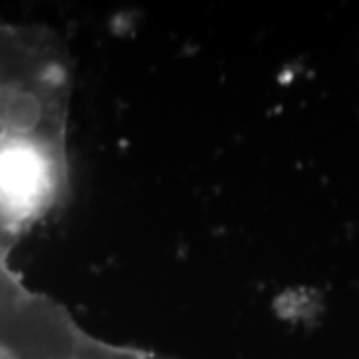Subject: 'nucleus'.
<instances>
[{
	"label": "nucleus",
	"instance_id": "obj_1",
	"mask_svg": "<svg viewBox=\"0 0 359 359\" xmlns=\"http://www.w3.org/2000/svg\"><path fill=\"white\" fill-rule=\"evenodd\" d=\"M0 178H2L4 190L18 200H25L34 192L36 174H34L32 162L26 156H8L4 160V166L0 168Z\"/></svg>",
	"mask_w": 359,
	"mask_h": 359
},
{
	"label": "nucleus",
	"instance_id": "obj_2",
	"mask_svg": "<svg viewBox=\"0 0 359 359\" xmlns=\"http://www.w3.org/2000/svg\"><path fill=\"white\" fill-rule=\"evenodd\" d=\"M36 118H39V106H36V100L32 96L22 94V96H16L11 102L8 120H11L13 128L28 130L36 124Z\"/></svg>",
	"mask_w": 359,
	"mask_h": 359
},
{
	"label": "nucleus",
	"instance_id": "obj_3",
	"mask_svg": "<svg viewBox=\"0 0 359 359\" xmlns=\"http://www.w3.org/2000/svg\"><path fill=\"white\" fill-rule=\"evenodd\" d=\"M0 359H16V358H14L13 353L8 351V349H4V347H0Z\"/></svg>",
	"mask_w": 359,
	"mask_h": 359
},
{
	"label": "nucleus",
	"instance_id": "obj_4",
	"mask_svg": "<svg viewBox=\"0 0 359 359\" xmlns=\"http://www.w3.org/2000/svg\"><path fill=\"white\" fill-rule=\"evenodd\" d=\"M2 136H4V124L0 122V138H2Z\"/></svg>",
	"mask_w": 359,
	"mask_h": 359
}]
</instances>
